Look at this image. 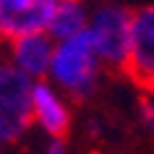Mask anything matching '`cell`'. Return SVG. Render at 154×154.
Listing matches in <instances>:
<instances>
[{"label":"cell","mask_w":154,"mask_h":154,"mask_svg":"<svg viewBox=\"0 0 154 154\" xmlns=\"http://www.w3.org/2000/svg\"><path fill=\"white\" fill-rule=\"evenodd\" d=\"M131 16L120 3H97L89 11L86 34H89L94 52H97L102 68H123L128 57L131 45Z\"/></svg>","instance_id":"cell-2"},{"label":"cell","mask_w":154,"mask_h":154,"mask_svg":"<svg viewBox=\"0 0 154 154\" xmlns=\"http://www.w3.org/2000/svg\"><path fill=\"white\" fill-rule=\"evenodd\" d=\"M32 86L29 76L0 57V138L3 144L18 141L32 125Z\"/></svg>","instance_id":"cell-3"},{"label":"cell","mask_w":154,"mask_h":154,"mask_svg":"<svg viewBox=\"0 0 154 154\" xmlns=\"http://www.w3.org/2000/svg\"><path fill=\"white\" fill-rule=\"evenodd\" d=\"M125 71L141 86L154 79V5L133 11L131 16V45L125 57Z\"/></svg>","instance_id":"cell-5"},{"label":"cell","mask_w":154,"mask_h":154,"mask_svg":"<svg viewBox=\"0 0 154 154\" xmlns=\"http://www.w3.org/2000/svg\"><path fill=\"white\" fill-rule=\"evenodd\" d=\"M144 89H146V94H149V99L154 102V79H152L149 84H144Z\"/></svg>","instance_id":"cell-11"},{"label":"cell","mask_w":154,"mask_h":154,"mask_svg":"<svg viewBox=\"0 0 154 154\" xmlns=\"http://www.w3.org/2000/svg\"><path fill=\"white\" fill-rule=\"evenodd\" d=\"M42 154H65V146L60 138H50V144L45 146V152Z\"/></svg>","instance_id":"cell-10"},{"label":"cell","mask_w":154,"mask_h":154,"mask_svg":"<svg viewBox=\"0 0 154 154\" xmlns=\"http://www.w3.org/2000/svg\"><path fill=\"white\" fill-rule=\"evenodd\" d=\"M32 123H37L50 138H63L71 125V110L63 94L47 81H34L32 86Z\"/></svg>","instance_id":"cell-7"},{"label":"cell","mask_w":154,"mask_h":154,"mask_svg":"<svg viewBox=\"0 0 154 154\" xmlns=\"http://www.w3.org/2000/svg\"><path fill=\"white\" fill-rule=\"evenodd\" d=\"M86 21H89V8L84 0H57L45 32L52 42H65L86 32Z\"/></svg>","instance_id":"cell-8"},{"label":"cell","mask_w":154,"mask_h":154,"mask_svg":"<svg viewBox=\"0 0 154 154\" xmlns=\"http://www.w3.org/2000/svg\"><path fill=\"white\" fill-rule=\"evenodd\" d=\"M57 0H0V42L45 32Z\"/></svg>","instance_id":"cell-4"},{"label":"cell","mask_w":154,"mask_h":154,"mask_svg":"<svg viewBox=\"0 0 154 154\" xmlns=\"http://www.w3.org/2000/svg\"><path fill=\"white\" fill-rule=\"evenodd\" d=\"M0 152H3V138H0Z\"/></svg>","instance_id":"cell-12"},{"label":"cell","mask_w":154,"mask_h":154,"mask_svg":"<svg viewBox=\"0 0 154 154\" xmlns=\"http://www.w3.org/2000/svg\"><path fill=\"white\" fill-rule=\"evenodd\" d=\"M138 118H141V125H144L146 131H152L154 133V102L149 97L141 102V110H138Z\"/></svg>","instance_id":"cell-9"},{"label":"cell","mask_w":154,"mask_h":154,"mask_svg":"<svg viewBox=\"0 0 154 154\" xmlns=\"http://www.w3.org/2000/svg\"><path fill=\"white\" fill-rule=\"evenodd\" d=\"M52 52H55V42L47 37V32L24 34L8 42V63L18 68L24 76H29L32 81H42L47 76Z\"/></svg>","instance_id":"cell-6"},{"label":"cell","mask_w":154,"mask_h":154,"mask_svg":"<svg viewBox=\"0 0 154 154\" xmlns=\"http://www.w3.org/2000/svg\"><path fill=\"white\" fill-rule=\"evenodd\" d=\"M99 73H102V63L86 32L65 42H55L47 76L52 79L57 91H65L73 99H86L97 89Z\"/></svg>","instance_id":"cell-1"}]
</instances>
